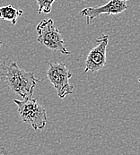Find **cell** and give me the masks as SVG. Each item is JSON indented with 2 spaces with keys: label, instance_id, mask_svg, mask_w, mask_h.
<instances>
[{
  "label": "cell",
  "instance_id": "obj_7",
  "mask_svg": "<svg viewBox=\"0 0 140 155\" xmlns=\"http://www.w3.org/2000/svg\"><path fill=\"white\" fill-rule=\"evenodd\" d=\"M23 11L21 9H16L13 5H8L0 7V19L11 22L12 25H15L18 17L23 15Z\"/></svg>",
  "mask_w": 140,
  "mask_h": 155
},
{
  "label": "cell",
  "instance_id": "obj_4",
  "mask_svg": "<svg viewBox=\"0 0 140 155\" xmlns=\"http://www.w3.org/2000/svg\"><path fill=\"white\" fill-rule=\"evenodd\" d=\"M47 77L51 84L57 90L58 98L65 99L66 96L73 93L74 86L70 84L69 80L72 73L63 62L48 63L47 70Z\"/></svg>",
  "mask_w": 140,
  "mask_h": 155
},
{
  "label": "cell",
  "instance_id": "obj_10",
  "mask_svg": "<svg viewBox=\"0 0 140 155\" xmlns=\"http://www.w3.org/2000/svg\"><path fill=\"white\" fill-rule=\"evenodd\" d=\"M1 45H2V41H0V47H1ZM4 76H5V70H4L3 67H0V80H1V78H3Z\"/></svg>",
  "mask_w": 140,
  "mask_h": 155
},
{
  "label": "cell",
  "instance_id": "obj_1",
  "mask_svg": "<svg viewBox=\"0 0 140 155\" xmlns=\"http://www.w3.org/2000/svg\"><path fill=\"white\" fill-rule=\"evenodd\" d=\"M2 67L5 70V82L15 93L23 98V100L32 98L38 80L33 72H28L19 67L16 62L6 63L4 61Z\"/></svg>",
  "mask_w": 140,
  "mask_h": 155
},
{
  "label": "cell",
  "instance_id": "obj_2",
  "mask_svg": "<svg viewBox=\"0 0 140 155\" xmlns=\"http://www.w3.org/2000/svg\"><path fill=\"white\" fill-rule=\"evenodd\" d=\"M21 120L29 124L34 130H42L46 127L47 112L35 99L28 98L23 101L15 100Z\"/></svg>",
  "mask_w": 140,
  "mask_h": 155
},
{
  "label": "cell",
  "instance_id": "obj_6",
  "mask_svg": "<svg viewBox=\"0 0 140 155\" xmlns=\"http://www.w3.org/2000/svg\"><path fill=\"white\" fill-rule=\"evenodd\" d=\"M128 1V0H110L102 6L86 7L81 11V15L86 17V23L89 25L92 20L101 15H118L128 9V5H127Z\"/></svg>",
  "mask_w": 140,
  "mask_h": 155
},
{
  "label": "cell",
  "instance_id": "obj_9",
  "mask_svg": "<svg viewBox=\"0 0 140 155\" xmlns=\"http://www.w3.org/2000/svg\"><path fill=\"white\" fill-rule=\"evenodd\" d=\"M0 155H8V151L5 147H0Z\"/></svg>",
  "mask_w": 140,
  "mask_h": 155
},
{
  "label": "cell",
  "instance_id": "obj_8",
  "mask_svg": "<svg viewBox=\"0 0 140 155\" xmlns=\"http://www.w3.org/2000/svg\"><path fill=\"white\" fill-rule=\"evenodd\" d=\"M39 5V14H48L51 12L52 5L56 0H36Z\"/></svg>",
  "mask_w": 140,
  "mask_h": 155
},
{
  "label": "cell",
  "instance_id": "obj_3",
  "mask_svg": "<svg viewBox=\"0 0 140 155\" xmlns=\"http://www.w3.org/2000/svg\"><path fill=\"white\" fill-rule=\"evenodd\" d=\"M36 31L38 34V42L51 50L58 51L63 55H69L70 52L66 48L61 33L54 25L52 19L42 20L36 27Z\"/></svg>",
  "mask_w": 140,
  "mask_h": 155
},
{
  "label": "cell",
  "instance_id": "obj_11",
  "mask_svg": "<svg viewBox=\"0 0 140 155\" xmlns=\"http://www.w3.org/2000/svg\"><path fill=\"white\" fill-rule=\"evenodd\" d=\"M138 82H139V83H140V78H139V79H138Z\"/></svg>",
  "mask_w": 140,
  "mask_h": 155
},
{
  "label": "cell",
  "instance_id": "obj_5",
  "mask_svg": "<svg viewBox=\"0 0 140 155\" xmlns=\"http://www.w3.org/2000/svg\"><path fill=\"white\" fill-rule=\"evenodd\" d=\"M98 43L89 52L85 67V73L97 72L102 70L106 64V50L109 42V35L102 34L95 40Z\"/></svg>",
  "mask_w": 140,
  "mask_h": 155
}]
</instances>
